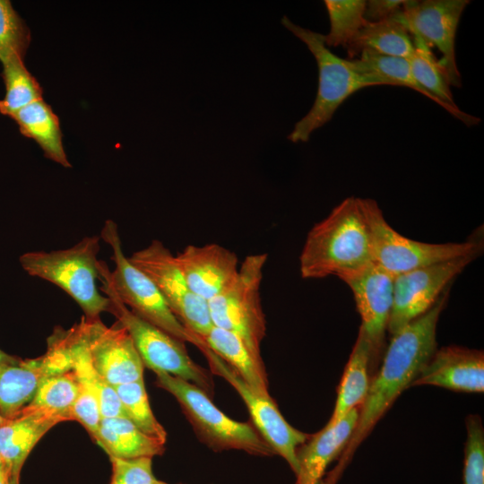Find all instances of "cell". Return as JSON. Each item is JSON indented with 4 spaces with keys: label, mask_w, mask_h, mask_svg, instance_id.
Here are the masks:
<instances>
[{
    "label": "cell",
    "mask_w": 484,
    "mask_h": 484,
    "mask_svg": "<svg viewBox=\"0 0 484 484\" xmlns=\"http://www.w3.org/2000/svg\"><path fill=\"white\" fill-rule=\"evenodd\" d=\"M448 293L446 289L429 310L392 335L380 369L359 408L354 431L324 484H336L362 441L437 350L436 325Z\"/></svg>",
    "instance_id": "1"
},
{
    "label": "cell",
    "mask_w": 484,
    "mask_h": 484,
    "mask_svg": "<svg viewBox=\"0 0 484 484\" xmlns=\"http://www.w3.org/2000/svg\"><path fill=\"white\" fill-rule=\"evenodd\" d=\"M374 263L368 227L359 198L348 197L308 231L299 255L304 279H339Z\"/></svg>",
    "instance_id": "2"
},
{
    "label": "cell",
    "mask_w": 484,
    "mask_h": 484,
    "mask_svg": "<svg viewBox=\"0 0 484 484\" xmlns=\"http://www.w3.org/2000/svg\"><path fill=\"white\" fill-rule=\"evenodd\" d=\"M99 236L86 237L70 248L51 252L35 251L21 255L23 270L33 277L54 283L82 308L88 321L99 319L109 309V299L100 294L97 258Z\"/></svg>",
    "instance_id": "3"
},
{
    "label": "cell",
    "mask_w": 484,
    "mask_h": 484,
    "mask_svg": "<svg viewBox=\"0 0 484 484\" xmlns=\"http://www.w3.org/2000/svg\"><path fill=\"white\" fill-rule=\"evenodd\" d=\"M98 268L102 282L100 290L109 299L108 312L128 332L143 366L153 372H163L192 383L212 398L214 382L210 374L189 357L185 342L134 314L113 290L106 263L99 261Z\"/></svg>",
    "instance_id": "4"
},
{
    "label": "cell",
    "mask_w": 484,
    "mask_h": 484,
    "mask_svg": "<svg viewBox=\"0 0 484 484\" xmlns=\"http://www.w3.org/2000/svg\"><path fill=\"white\" fill-rule=\"evenodd\" d=\"M154 374L156 385L176 398L194 430L208 446L257 456L275 454L255 428L230 419L198 386L163 372Z\"/></svg>",
    "instance_id": "5"
},
{
    "label": "cell",
    "mask_w": 484,
    "mask_h": 484,
    "mask_svg": "<svg viewBox=\"0 0 484 484\" xmlns=\"http://www.w3.org/2000/svg\"><path fill=\"white\" fill-rule=\"evenodd\" d=\"M281 23L307 45L318 66V90L315 102L288 136L293 143L307 142L315 130L332 119L338 108L350 95L376 84L355 72L348 59L334 55L325 45L323 34L302 28L287 16L281 19Z\"/></svg>",
    "instance_id": "6"
},
{
    "label": "cell",
    "mask_w": 484,
    "mask_h": 484,
    "mask_svg": "<svg viewBox=\"0 0 484 484\" xmlns=\"http://www.w3.org/2000/svg\"><path fill=\"white\" fill-rule=\"evenodd\" d=\"M266 261L267 254L246 256L230 283L208 301L212 324L238 335L258 359L266 333L260 297Z\"/></svg>",
    "instance_id": "7"
},
{
    "label": "cell",
    "mask_w": 484,
    "mask_h": 484,
    "mask_svg": "<svg viewBox=\"0 0 484 484\" xmlns=\"http://www.w3.org/2000/svg\"><path fill=\"white\" fill-rule=\"evenodd\" d=\"M99 237L112 251L115 269L108 272V278L121 302L176 339L197 348L203 345L202 338L188 331L173 314L156 284L125 255L116 222L106 220Z\"/></svg>",
    "instance_id": "8"
},
{
    "label": "cell",
    "mask_w": 484,
    "mask_h": 484,
    "mask_svg": "<svg viewBox=\"0 0 484 484\" xmlns=\"http://www.w3.org/2000/svg\"><path fill=\"white\" fill-rule=\"evenodd\" d=\"M359 203L370 233L373 261L393 277L433 264L480 253V243L474 239L432 244L408 238L388 224L375 200L359 198Z\"/></svg>",
    "instance_id": "9"
},
{
    "label": "cell",
    "mask_w": 484,
    "mask_h": 484,
    "mask_svg": "<svg viewBox=\"0 0 484 484\" xmlns=\"http://www.w3.org/2000/svg\"><path fill=\"white\" fill-rule=\"evenodd\" d=\"M128 259L156 284L170 310L188 331L203 337L212 329L208 302L192 291L175 255L162 242L152 240Z\"/></svg>",
    "instance_id": "10"
},
{
    "label": "cell",
    "mask_w": 484,
    "mask_h": 484,
    "mask_svg": "<svg viewBox=\"0 0 484 484\" xmlns=\"http://www.w3.org/2000/svg\"><path fill=\"white\" fill-rule=\"evenodd\" d=\"M209 363L212 373L224 378L238 392L250 413L256 430L281 456L297 475L298 449L311 436L290 425L281 415L271 395H264L252 389L241 376L212 350L203 345L198 348Z\"/></svg>",
    "instance_id": "11"
},
{
    "label": "cell",
    "mask_w": 484,
    "mask_h": 484,
    "mask_svg": "<svg viewBox=\"0 0 484 484\" xmlns=\"http://www.w3.org/2000/svg\"><path fill=\"white\" fill-rule=\"evenodd\" d=\"M73 368L70 330L53 335L47 352L36 359L20 360L0 367V415L15 417L33 399L48 377Z\"/></svg>",
    "instance_id": "12"
},
{
    "label": "cell",
    "mask_w": 484,
    "mask_h": 484,
    "mask_svg": "<svg viewBox=\"0 0 484 484\" xmlns=\"http://www.w3.org/2000/svg\"><path fill=\"white\" fill-rule=\"evenodd\" d=\"M478 255L457 257L394 276L389 333L394 334L429 310L451 281Z\"/></svg>",
    "instance_id": "13"
},
{
    "label": "cell",
    "mask_w": 484,
    "mask_h": 484,
    "mask_svg": "<svg viewBox=\"0 0 484 484\" xmlns=\"http://www.w3.org/2000/svg\"><path fill=\"white\" fill-rule=\"evenodd\" d=\"M468 0L404 1L402 22L410 34L419 37L442 54L438 63L450 86L461 88L462 77L455 58V35Z\"/></svg>",
    "instance_id": "14"
},
{
    "label": "cell",
    "mask_w": 484,
    "mask_h": 484,
    "mask_svg": "<svg viewBox=\"0 0 484 484\" xmlns=\"http://www.w3.org/2000/svg\"><path fill=\"white\" fill-rule=\"evenodd\" d=\"M393 276L375 263L340 279L351 290L370 346L371 370L379 362L393 307Z\"/></svg>",
    "instance_id": "15"
},
{
    "label": "cell",
    "mask_w": 484,
    "mask_h": 484,
    "mask_svg": "<svg viewBox=\"0 0 484 484\" xmlns=\"http://www.w3.org/2000/svg\"><path fill=\"white\" fill-rule=\"evenodd\" d=\"M92 367L112 386L143 379V363L126 329L117 321L81 322Z\"/></svg>",
    "instance_id": "16"
},
{
    "label": "cell",
    "mask_w": 484,
    "mask_h": 484,
    "mask_svg": "<svg viewBox=\"0 0 484 484\" xmlns=\"http://www.w3.org/2000/svg\"><path fill=\"white\" fill-rule=\"evenodd\" d=\"M419 385H434L462 393H483V351L455 345L436 350L411 386Z\"/></svg>",
    "instance_id": "17"
},
{
    "label": "cell",
    "mask_w": 484,
    "mask_h": 484,
    "mask_svg": "<svg viewBox=\"0 0 484 484\" xmlns=\"http://www.w3.org/2000/svg\"><path fill=\"white\" fill-rule=\"evenodd\" d=\"M175 257L189 288L207 302L230 283L239 267L237 255L215 243L186 246Z\"/></svg>",
    "instance_id": "18"
},
{
    "label": "cell",
    "mask_w": 484,
    "mask_h": 484,
    "mask_svg": "<svg viewBox=\"0 0 484 484\" xmlns=\"http://www.w3.org/2000/svg\"><path fill=\"white\" fill-rule=\"evenodd\" d=\"M359 408L333 425L326 424L298 449V471L296 484H321L330 463L339 458L352 435Z\"/></svg>",
    "instance_id": "19"
},
{
    "label": "cell",
    "mask_w": 484,
    "mask_h": 484,
    "mask_svg": "<svg viewBox=\"0 0 484 484\" xmlns=\"http://www.w3.org/2000/svg\"><path fill=\"white\" fill-rule=\"evenodd\" d=\"M63 421L55 414L26 409L5 419L0 426V455L12 475L20 476L21 469L35 445L51 428Z\"/></svg>",
    "instance_id": "20"
},
{
    "label": "cell",
    "mask_w": 484,
    "mask_h": 484,
    "mask_svg": "<svg viewBox=\"0 0 484 484\" xmlns=\"http://www.w3.org/2000/svg\"><path fill=\"white\" fill-rule=\"evenodd\" d=\"M345 48L348 59L358 58L362 53L409 59L414 51V45L402 22L400 9L385 21L367 22Z\"/></svg>",
    "instance_id": "21"
},
{
    "label": "cell",
    "mask_w": 484,
    "mask_h": 484,
    "mask_svg": "<svg viewBox=\"0 0 484 484\" xmlns=\"http://www.w3.org/2000/svg\"><path fill=\"white\" fill-rule=\"evenodd\" d=\"M370 371V346L363 330L359 327L357 340L338 386L334 409L327 424L337 423L363 403L371 382Z\"/></svg>",
    "instance_id": "22"
},
{
    "label": "cell",
    "mask_w": 484,
    "mask_h": 484,
    "mask_svg": "<svg viewBox=\"0 0 484 484\" xmlns=\"http://www.w3.org/2000/svg\"><path fill=\"white\" fill-rule=\"evenodd\" d=\"M201 338L204 346L229 365L252 389L270 395L263 359L255 358L238 335L213 325Z\"/></svg>",
    "instance_id": "23"
},
{
    "label": "cell",
    "mask_w": 484,
    "mask_h": 484,
    "mask_svg": "<svg viewBox=\"0 0 484 484\" xmlns=\"http://www.w3.org/2000/svg\"><path fill=\"white\" fill-rule=\"evenodd\" d=\"M96 443L109 457H154L164 452L162 442L141 431L125 417L102 418Z\"/></svg>",
    "instance_id": "24"
},
{
    "label": "cell",
    "mask_w": 484,
    "mask_h": 484,
    "mask_svg": "<svg viewBox=\"0 0 484 484\" xmlns=\"http://www.w3.org/2000/svg\"><path fill=\"white\" fill-rule=\"evenodd\" d=\"M12 118L24 136L39 145L47 158L65 168L72 167L64 150L59 118L42 99L22 108Z\"/></svg>",
    "instance_id": "25"
},
{
    "label": "cell",
    "mask_w": 484,
    "mask_h": 484,
    "mask_svg": "<svg viewBox=\"0 0 484 484\" xmlns=\"http://www.w3.org/2000/svg\"><path fill=\"white\" fill-rule=\"evenodd\" d=\"M414 51L408 59L417 82L441 101L445 110L468 126L480 124V119L462 111L456 105L446 75L431 48L419 37L412 36Z\"/></svg>",
    "instance_id": "26"
},
{
    "label": "cell",
    "mask_w": 484,
    "mask_h": 484,
    "mask_svg": "<svg viewBox=\"0 0 484 484\" xmlns=\"http://www.w3.org/2000/svg\"><path fill=\"white\" fill-rule=\"evenodd\" d=\"M2 65L6 91L0 100V112L12 117L22 108L41 99L42 88L26 68L22 56H13Z\"/></svg>",
    "instance_id": "27"
},
{
    "label": "cell",
    "mask_w": 484,
    "mask_h": 484,
    "mask_svg": "<svg viewBox=\"0 0 484 484\" xmlns=\"http://www.w3.org/2000/svg\"><path fill=\"white\" fill-rule=\"evenodd\" d=\"M79 394V382L73 370L52 376L39 387L23 409L39 410L73 420L72 410Z\"/></svg>",
    "instance_id": "28"
},
{
    "label": "cell",
    "mask_w": 484,
    "mask_h": 484,
    "mask_svg": "<svg viewBox=\"0 0 484 484\" xmlns=\"http://www.w3.org/2000/svg\"><path fill=\"white\" fill-rule=\"evenodd\" d=\"M329 20V33L324 35L325 45L330 48H346L349 41L362 29L365 0H325Z\"/></svg>",
    "instance_id": "29"
},
{
    "label": "cell",
    "mask_w": 484,
    "mask_h": 484,
    "mask_svg": "<svg viewBox=\"0 0 484 484\" xmlns=\"http://www.w3.org/2000/svg\"><path fill=\"white\" fill-rule=\"evenodd\" d=\"M114 387L126 418L144 434L165 444L167 432L151 409L143 379Z\"/></svg>",
    "instance_id": "30"
},
{
    "label": "cell",
    "mask_w": 484,
    "mask_h": 484,
    "mask_svg": "<svg viewBox=\"0 0 484 484\" xmlns=\"http://www.w3.org/2000/svg\"><path fill=\"white\" fill-rule=\"evenodd\" d=\"M30 33L11 2L0 0V61L18 55L24 57Z\"/></svg>",
    "instance_id": "31"
},
{
    "label": "cell",
    "mask_w": 484,
    "mask_h": 484,
    "mask_svg": "<svg viewBox=\"0 0 484 484\" xmlns=\"http://www.w3.org/2000/svg\"><path fill=\"white\" fill-rule=\"evenodd\" d=\"M463 484H484V428L479 415L467 416Z\"/></svg>",
    "instance_id": "32"
},
{
    "label": "cell",
    "mask_w": 484,
    "mask_h": 484,
    "mask_svg": "<svg viewBox=\"0 0 484 484\" xmlns=\"http://www.w3.org/2000/svg\"><path fill=\"white\" fill-rule=\"evenodd\" d=\"M112 474L109 484H156L152 458L121 459L109 457Z\"/></svg>",
    "instance_id": "33"
},
{
    "label": "cell",
    "mask_w": 484,
    "mask_h": 484,
    "mask_svg": "<svg viewBox=\"0 0 484 484\" xmlns=\"http://www.w3.org/2000/svg\"><path fill=\"white\" fill-rule=\"evenodd\" d=\"M78 382L79 394L72 410V418L80 422L96 442L102 419L99 400L91 385L79 379Z\"/></svg>",
    "instance_id": "34"
},
{
    "label": "cell",
    "mask_w": 484,
    "mask_h": 484,
    "mask_svg": "<svg viewBox=\"0 0 484 484\" xmlns=\"http://www.w3.org/2000/svg\"><path fill=\"white\" fill-rule=\"evenodd\" d=\"M404 0L366 1L364 19L367 22H378L392 17L402 6Z\"/></svg>",
    "instance_id": "35"
},
{
    "label": "cell",
    "mask_w": 484,
    "mask_h": 484,
    "mask_svg": "<svg viewBox=\"0 0 484 484\" xmlns=\"http://www.w3.org/2000/svg\"><path fill=\"white\" fill-rule=\"evenodd\" d=\"M12 473L10 468L2 462L0 463V484H9Z\"/></svg>",
    "instance_id": "36"
},
{
    "label": "cell",
    "mask_w": 484,
    "mask_h": 484,
    "mask_svg": "<svg viewBox=\"0 0 484 484\" xmlns=\"http://www.w3.org/2000/svg\"><path fill=\"white\" fill-rule=\"evenodd\" d=\"M18 359L10 356L0 350V367L17 361Z\"/></svg>",
    "instance_id": "37"
},
{
    "label": "cell",
    "mask_w": 484,
    "mask_h": 484,
    "mask_svg": "<svg viewBox=\"0 0 484 484\" xmlns=\"http://www.w3.org/2000/svg\"><path fill=\"white\" fill-rule=\"evenodd\" d=\"M19 477L20 476L12 475L9 484H19Z\"/></svg>",
    "instance_id": "38"
},
{
    "label": "cell",
    "mask_w": 484,
    "mask_h": 484,
    "mask_svg": "<svg viewBox=\"0 0 484 484\" xmlns=\"http://www.w3.org/2000/svg\"><path fill=\"white\" fill-rule=\"evenodd\" d=\"M5 418L0 415V426L5 421Z\"/></svg>",
    "instance_id": "39"
},
{
    "label": "cell",
    "mask_w": 484,
    "mask_h": 484,
    "mask_svg": "<svg viewBox=\"0 0 484 484\" xmlns=\"http://www.w3.org/2000/svg\"><path fill=\"white\" fill-rule=\"evenodd\" d=\"M157 484H166V483L159 480Z\"/></svg>",
    "instance_id": "40"
},
{
    "label": "cell",
    "mask_w": 484,
    "mask_h": 484,
    "mask_svg": "<svg viewBox=\"0 0 484 484\" xmlns=\"http://www.w3.org/2000/svg\"><path fill=\"white\" fill-rule=\"evenodd\" d=\"M2 462H3V460H2V457H1V455H0V463H1Z\"/></svg>",
    "instance_id": "41"
},
{
    "label": "cell",
    "mask_w": 484,
    "mask_h": 484,
    "mask_svg": "<svg viewBox=\"0 0 484 484\" xmlns=\"http://www.w3.org/2000/svg\"><path fill=\"white\" fill-rule=\"evenodd\" d=\"M158 481H159V480H158ZM158 481H157V483H158ZM157 483H156V484H157Z\"/></svg>",
    "instance_id": "42"
}]
</instances>
